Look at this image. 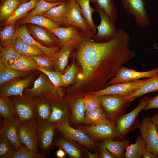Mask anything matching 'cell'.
<instances>
[{"label": "cell", "mask_w": 158, "mask_h": 158, "mask_svg": "<svg viewBox=\"0 0 158 158\" xmlns=\"http://www.w3.org/2000/svg\"><path fill=\"white\" fill-rule=\"evenodd\" d=\"M148 78L137 80L127 83L111 85L90 93L97 97L107 95H118L126 97L139 89L147 82Z\"/></svg>", "instance_id": "7c38bea8"}, {"label": "cell", "mask_w": 158, "mask_h": 158, "mask_svg": "<svg viewBox=\"0 0 158 158\" xmlns=\"http://www.w3.org/2000/svg\"><path fill=\"white\" fill-rule=\"evenodd\" d=\"M158 73V67L150 71H138L134 69L127 68L123 65L118 69L115 75L107 83L111 85L130 82L139 79L152 78Z\"/></svg>", "instance_id": "ba28073f"}, {"label": "cell", "mask_w": 158, "mask_h": 158, "mask_svg": "<svg viewBox=\"0 0 158 158\" xmlns=\"http://www.w3.org/2000/svg\"><path fill=\"white\" fill-rule=\"evenodd\" d=\"M57 90L46 75L41 74L35 81L33 87L25 90V96L35 99L46 98L50 100L61 97Z\"/></svg>", "instance_id": "277c9868"}, {"label": "cell", "mask_w": 158, "mask_h": 158, "mask_svg": "<svg viewBox=\"0 0 158 158\" xmlns=\"http://www.w3.org/2000/svg\"><path fill=\"white\" fill-rule=\"evenodd\" d=\"M25 74L24 71L16 70L0 63V86L15 78L23 76Z\"/></svg>", "instance_id": "e575fe53"}, {"label": "cell", "mask_w": 158, "mask_h": 158, "mask_svg": "<svg viewBox=\"0 0 158 158\" xmlns=\"http://www.w3.org/2000/svg\"><path fill=\"white\" fill-rule=\"evenodd\" d=\"M11 101L18 116L19 123L33 121L37 119L35 114V107L38 99L29 98L25 96L23 97L19 96Z\"/></svg>", "instance_id": "8992f818"}, {"label": "cell", "mask_w": 158, "mask_h": 158, "mask_svg": "<svg viewBox=\"0 0 158 158\" xmlns=\"http://www.w3.org/2000/svg\"><path fill=\"white\" fill-rule=\"evenodd\" d=\"M97 97V96H96ZM108 118L113 121L119 115L125 114L131 105L125 97L118 95H107L97 97Z\"/></svg>", "instance_id": "3957f363"}, {"label": "cell", "mask_w": 158, "mask_h": 158, "mask_svg": "<svg viewBox=\"0 0 158 158\" xmlns=\"http://www.w3.org/2000/svg\"><path fill=\"white\" fill-rule=\"evenodd\" d=\"M77 73V69L74 61L63 75L62 86L68 85L73 82Z\"/></svg>", "instance_id": "c3c4849f"}, {"label": "cell", "mask_w": 158, "mask_h": 158, "mask_svg": "<svg viewBox=\"0 0 158 158\" xmlns=\"http://www.w3.org/2000/svg\"><path fill=\"white\" fill-rule=\"evenodd\" d=\"M105 147L116 158H125V150L129 145V140L123 138L121 140L114 141L112 138L102 140Z\"/></svg>", "instance_id": "d4e9b609"}, {"label": "cell", "mask_w": 158, "mask_h": 158, "mask_svg": "<svg viewBox=\"0 0 158 158\" xmlns=\"http://www.w3.org/2000/svg\"><path fill=\"white\" fill-rule=\"evenodd\" d=\"M100 157L102 158H116V157L108 151L101 142L100 145Z\"/></svg>", "instance_id": "f907efd6"}, {"label": "cell", "mask_w": 158, "mask_h": 158, "mask_svg": "<svg viewBox=\"0 0 158 158\" xmlns=\"http://www.w3.org/2000/svg\"><path fill=\"white\" fill-rule=\"evenodd\" d=\"M37 120L48 121L51 113V108L49 99L46 98L38 99L35 107Z\"/></svg>", "instance_id": "836d02e7"}, {"label": "cell", "mask_w": 158, "mask_h": 158, "mask_svg": "<svg viewBox=\"0 0 158 158\" xmlns=\"http://www.w3.org/2000/svg\"><path fill=\"white\" fill-rule=\"evenodd\" d=\"M9 66L16 70L22 71L35 69L36 67H39L31 57L22 55Z\"/></svg>", "instance_id": "ab89813d"}, {"label": "cell", "mask_w": 158, "mask_h": 158, "mask_svg": "<svg viewBox=\"0 0 158 158\" xmlns=\"http://www.w3.org/2000/svg\"><path fill=\"white\" fill-rule=\"evenodd\" d=\"M49 30L57 37L61 46L71 44L77 48L84 40L88 39L83 35L77 27L73 25L60 27Z\"/></svg>", "instance_id": "4fadbf2b"}, {"label": "cell", "mask_w": 158, "mask_h": 158, "mask_svg": "<svg viewBox=\"0 0 158 158\" xmlns=\"http://www.w3.org/2000/svg\"><path fill=\"white\" fill-rule=\"evenodd\" d=\"M68 120L63 123L55 124V129L60 131L67 138L77 141L89 149L93 148L95 142L85 133L74 129L68 123Z\"/></svg>", "instance_id": "9a60e30c"}, {"label": "cell", "mask_w": 158, "mask_h": 158, "mask_svg": "<svg viewBox=\"0 0 158 158\" xmlns=\"http://www.w3.org/2000/svg\"><path fill=\"white\" fill-rule=\"evenodd\" d=\"M64 1H61L51 3L47 2L45 0H40L36 6L24 17L42 15L43 13L49 11L52 7L61 4Z\"/></svg>", "instance_id": "b9f144b4"}, {"label": "cell", "mask_w": 158, "mask_h": 158, "mask_svg": "<svg viewBox=\"0 0 158 158\" xmlns=\"http://www.w3.org/2000/svg\"><path fill=\"white\" fill-rule=\"evenodd\" d=\"M12 47L21 55L27 56L31 57L35 55L42 54L18 36Z\"/></svg>", "instance_id": "60d3db41"}, {"label": "cell", "mask_w": 158, "mask_h": 158, "mask_svg": "<svg viewBox=\"0 0 158 158\" xmlns=\"http://www.w3.org/2000/svg\"><path fill=\"white\" fill-rule=\"evenodd\" d=\"M15 24L13 23L5 25L0 31L1 47H12L14 44L18 37L15 29Z\"/></svg>", "instance_id": "f546056e"}, {"label": "cell", "mask_w": 158, "mask_h": 158, "mask_svg": "<svg viewBox=\"0 0 158 158\" xmlns=\"http://www.w3.org/2000/svg\"><path fill=\"white\" fill-rule=\"evenodd\" d=\"M35 122L31 121L19 123L17 129L18 136L20 143L35 152H39L38 146Z\"/></svg>", "instance_id": "5bb4252c"}, {"label": "cell", "mask_w": 158, "mask_h": 158, "mask_svg": "<svg viewBox=\"0 0 158 158\" xmlns=\"http://www.w3.org/2000/svg\"><path fill=\"white\" fill-rule=\"evenodd\" d=\"M95 10L100 18V22L98 26H96L97 33L94 35L92 40L101 42L111 40L116 36L118 30L115 23L102 9L95 6Z\"/></svg>", "instance_id": "52a82bcc"}, {"label": "cell", "mask_w": 158, "mask_h": 158, "mask_svg": "<svg viewBox=\"0 0 158 158\" xmlns=\"http://www.w3.org/2000/svg\"><path fill=\"white\" fill-rule=\"evenodd\" d=\"M111 122L112 121L108 118L104 109H103L101 107L94 110L85 111L84 123L87 126Z\"/></svg>", "instance_id": "83f0119b"}, {"label": "cell", "mask_w": 158, "mask_h": 158, "mask_svg": "<svg viewBox=\"0 0 158 158\" xmlns=\"http://www.w3.org/2000/svg\"></svg>", "instance_id": "6f0895ef"}, {"label": "cell", "mask_w": 158, "mask_h": 158, "mask_svg": "<svg viewBox=\"0 0 158 158\" xmlns=\"http://www.w3.org/2000/svg\"><path fill=\"white\" fill-rule=\"evenodd\" d=\"M0 47V63L6 66H9L22 55L12 47Z\"/></svg>", "instance_id": "f35d334b"}, {"label": "cell", "mask_w": 158, "mask_h": 158, "mask_svg": "<svg viewBox=\"0 0 158 158\" xmlns=\"http://www.w3.org/2000/svg\"><path fill=\"white\" fill-rule=\"evenodd\" d=\"M128 55L127 45L122 36L117 33L111 40L97 42L87 39L77 48L74 56L82 69L78 84L87 80L97 68L109 62L124 64Z\"/></svg>", "instance_id": "6da1fadb"}, {"label": "cell", "mask_w": 158, "mask_h": 158, "mask_svg": "<svg viewBox=\"0 0 158 158\" xmlns=\"http://www.w3.org/2000/svg\"><path fill=\"white\" fill-rule=\"evenodd\" d=\"M56 154L57 157L59 158H64L66 156V152L61 148H60L56 152Z\"/></svg>", "instance_id": "db71d44e"}, {"label": "cell", "mask_w": 158, "mask_h": 158, "mask_svg": "<svg viewBox=\"0 0 158 158\" xmlns=\"http://www.w3.org/2000/svg\"><path fill=\"white\" fill-rule=\"evenodd\" d=\"M88 157L89 158H96L98 157V155L97 154L91 153L88 151H87Z\"/></svg>", "instance_id": "11a10c76"}, {"label": "cell", "mask_w": 158, "mask_h": 158, "mask_svg": "<svg viewBox=\"0 0 158 158\" xmlns=\"http://www.w3.org/2000/svg\"><path fill=\"white\" fill-rule=\"evenodd\" d=\"M19 124L18 117L13 116L4 120L0 126V137L6 139L17 150L21 145L17 132Z\"/></svg>", "instance_id": "ac0fdd59"}, {"label": "cell", "mask_w": 158, "mask_h": 158, "mask_svg": "<svg viewBox=\"0 0 158 158\" xmlns=\"http://www.w3.org/2000/svg\"><path fill=\"white\" fill-rule=\"evenodd\" d=\"M33 76L31 75L23 79L12 80L0 86V94L9 97L19 96L24 97L23 92L31 83Z\"/></svg>", "instance_id": "44dd1931"}, {"label": "cell", "mask_w": 158, "mask_h": 158, "mask_svg": "<svg viewBox=\"0 0 158 158\" xmlns=\"http://www.w3.org/2000/svg\"><path fill=\"white\" fill-rule=\"evenodd\" d=\"M90 1L94 4L95 6L102 9L113 23L116 22L118 14L113 0H90Z\"/></svg>", "instance_id": "d6a6232c"}, {"label": "cell", "mask_w": 158, "mask_h": 158, "mask_svg": "<svg viewBox=\"0 0 158 158\" xmlns=\"http://www.w3.org/2000/svg\"><path fill=\"white\" fill-rule=\"evenodd\" d=\"M151 120L158 130V113L154 114L151 117Z\"/></svg>", "instance_id": "f5cc1de1"}, {"label": "cell", "mask_w": 158, "mask_h": 158, "mask_svg": "<svg viewBox=\"0 0 158 158\" xmlns=\"http://www.w3.org/2000/svg\"><path fill=\"white\" fill-rule=\"evenodd\" d=\"M80 5L83 14L92 32L97 33L96 26L93 20L92 15L94 9L90 5V0H75Z\"/></svg>", "instance_id": "8d00e7d4"}, {"label": "cell", "mask_w": 158, "mask_h": 158, "mask_svg": "<svg viewBox=\"0 0 158 158\" xmlns=\"http://www.w3.org/2000/svg\"></svg>", "instance_id": "680465c9"}, {"label": "cell", "mask_w": 158, "mask_h": 158, "mask_svg": "<svg viewBox=\"0 0 158 158\" xmlns=\"http://www.w3.org/2000/svg\"><path fill=\"white\" fill-rule=\"evenodd\" d=\"M31 57L39 67L46 70L53 71L54 63L51 58L44 54H36Z\"/></svg>", "instance_id": "bcb514c9"}, {"label": "cell", "mask_w": 158, "mask_h": 158, "mask_svg": "<svg viewBox=\"0 0 158 158\" xmlns=\"http://www.w3.org/2000/svg\"><path fill=\"white\" fill-rule=\"evenodd\" d=\"M71 113L72 119L76 125L85 123V107L83 98L75 99L71 104Z\"/></svg>", "instance_id": "1f68e13d"}, {"label": "cell", "mask_w": 158, "mask_h": 158, "mask_svg": "<svg viewBox=\"0 0 158 158\" xmlns=\"http://www.w3.org/2000/svg\"><path fill=\"white\" fill-rule=\"evenodd\" d=\"M152 109L158 110V95L149 98L147 104L143 110L147 111Z\"/></svg>", "instance_id": "681fc988"}, {"label": "cell", "mask_w": 158, "mask_h": 158, "mask_svg": "<svg viewBox=\"0 0 158 158\" xmlns=\"http://www.w3.org/2000/svg\"><path fill=\"white\" fill-rule=\"evenodd\" d=\"M55 124L40 120L35 122L38 148L40 153L46 155L50 150L53 145Z\"/></svg>", "instance_id": "9c48e42d"}, {"label": "cell", "mask_w": 158, "mask_h": 158, "mask_svg": "<svg viewBox=\"0 0 158 158\" xmlns=\"http://www.w3.org/2000/svg\"><path fill=\"white\" fill-rule=\"evenodd\" d=\"M16 23V24L19 25L32 24L44 27L49 30L61 27L49 18L41 15L24 17Z\"/></svg>", "instance_id": "4316f807"}, {"label": "cell", "mask_w": 158, "mask_h": 158, "mask_svg": "<svg viewBox=\"0 0 158 158\" xmlns=\"http://www.w3.org/2000/svg\"><path fill=\"white\" fill-rule=\"evenodd\" d=\"M17 150L6 139L0 137V158H13Z\"/></svg>", "instance_id": "7bdbcfd3"}, {"label": "cell", "mask_w": 158, "mask_h": 158, "mask_svg": "<svg viewBox=\"0 0 158 158\" xmlns=\"http://www.w3.org/2000/svg\"><path fill=\"white\" fill-rule=\"evenodd\" d=\"M46 154L42 153H36L28 148L25 145H21L17 150L13 158H46Z\"/></svg>", "instance_id": "ee69618b"}, {"label": "cell", "mask_w": 158, "mask_h": 158, "mask_svg": "<svg viewBox=\"0 0 158 158\" xmlns=\"http://www.w3.org/2000/svg\"><path fill=\"white\" fill-rule=\"evenodd\" d=\"M68 0L69 4V11L66 22V27L73 25L77 27L85 37L92 40L95 34L85 19L80 5L75 0Z\"/></svg>", "instance_id": "5b68a950"}, {"label": "cell", "mask_w": 158, "mask_h": 158, "mask_svg": "<svg viewBox=\"0 0 158 158\" xmlns=\"http://www.w3.org/2000/svg\"><path fill=\"white\" fill-rule=\"evenodd\" d=\"M138 128L140 135L146 143L147 150L158 155V130L151 117L143 118Z\"/></svg>", "instance_id": "8fae6325"}, {"label": "cell", "mask_w": 158, "mask_h": 158, "mask_svg": "<svg viewBox=\"0 0 158 158\" xmlns=\"http://www.w3.org/2000/svg\"><path fill=\"white\" fill-rule=\"evenodd\" d=\"M59 50L52 57L54 71L61 72L67 66L70 55L75 47L72 44L61 45Z\"/></svg>", "instance_id": "603a6c76"}, {"label": "cell", "mask_w": 158, "mask_h": 158, "mask_svg": "<svg viewBox=\"0 0 158 158\" xmlns=\"http://www.w3.org/2000/svg\"><path fill=\"white\" fill-rule=\"evenodd\" d=\"M16 25L15 29L17 36L42 54L51 58L59 50V46H45L37 41L29 33L25 24Z\"/></svg>", "instance_id": "2e32d148"}, {"label": "cell", "mask_w": 158, "mask_h": 158, "mask_svg": "<svg viewBox=\"0 0 158 158\" xmlns=\"http://www.w3.org/2000/svg\"><path fill=\"white\" fill-rule=\"evenodd\" d=\"M82 129L88 135L97 140L118 138L114 124L112 121L84 126Z\"/></svg>", "instance_id": "e0dca14e"}, {"label": "cell", "mask_w": 158, "mask_h": 158, "mask_svg": "<svg viewBox=\"0 0 158 158\" xmlns=\"http://www.w3.org/2000/svg\"><path fill=\"white\" fill-rule=\"evenodd\" d=\"M146 148V142L140 135H138L135 142L129 145L126 148L125 158H141Z\"/></svg>", "instance_id": "4dcf8cb0"}, {"label": "cell", "mask_w": 158, "mask_h": 158, "mask_svg": "<svg viewBox=\"0 0 158 158\" xmlns=\"http://www.w3.org/2000/svg\"><path fill=\"white\" fill-rule=\"evenodd\" d=\"M8 97L0 95V115L4 120L13 116L18 117L13 104Z\"/></svg>", "instance_id": "d590c367"}, {"label": "cell", "mask_w": 158, "mask_h": 158, "mask_svg": "<svg viewBox=\"0 0 158 158\" xmlns=\"http://www.w3.org/2000/svg\"><path fill=\"white\" fill-rule=\"evenodd\" d=\"M26 27L30 34L41 44L50 47L61 46L57 37L46 28L35 25L26 26Z\"/></svg>", "instance_id": "d6986e66"}, {"label": "cell", "mask_w": 158, "mask_h": 158, "mask_svg": "<svg viewBox=\"0 0 158 158\" xmlns=\"http://www.w3.org/2000/svg\"><path fill=\"white\" fill-rule=\"evenodd\" d=\"M21 4L20 0H4L0 8V21L6 20Z\"/></svg>", "instance_id": "74e56055"}, {"label": "cell", "mask_w": 158, "mask_h": 158, "mask_svg": "<svg viewBox=\"0 0 158 158\" xmlns=\"http://www.w3.org/2000/svg\"><path fill=\"white\" fill-rule=\"evenodd\" d=\"M142 158H158V155L154 154L146 150L143 153Z\"/></svg>", "instance_id": "816d5d0a"}, {"label": "cell", "mask_w": 158, "mask_h": 158, "mask_svg": "<svg viewBox=\"0 0 158 158\" xmlns=\"http://www.w3.org/2000/svg\"><path fill=\"white\" fill-rule=\"evenodd\" d=\"M61 97L49 100L51 113L47 121L57 124L63 123L68 120L71 112L61 99Z\"/></svg>", "instance_id": "ffe728a7"}, {"label": "cell", "mask_w": 158, "mask_h": 158, "mask_svg": "<svg viewBox=\"0 0 158 158\" xmlns=\"http://www.w3.org/2000/svg\"><path fill=\"white\" fill-rule=\"evenodd\" d=\"M69 11L68 0L55 6L42 15L49 18L61 27H66V22Z\"/></svg>", "instance_id": "7402d4cb"}, {"label": "cell", "mask_w": 158, "mask_h": 158, "mask_svg": "<svg viewBox=\"0 0 158 158\" xmlns=\"http://www.w3.org/2000/svg\"><path fill=\"white\" fill-rule=\"evenodd\" d=\"M40 0H30L21 3L9 18L1 23V25L4 26L11 24H16L18 20L23 18L30 11L34 9Z\"/></svg>", "instance_id": "cb8c5ba5"}, {"label": "cell", "mask_w": 158, "mask_h": 158, "mask_svg": "<svg viewBox=\"0 0 158 158\" xmlns=\"http://www.w3.org/2000/svg\"><path fill=\"white\" fill-rule=\"evenodd\" d=\"M121 4L125 11L134 17L139 27L146 28L151 25L145 8V0H121Z\"/></svg>", "instance_id": "30bf717a"}, {"label": "cell", "mask_w": 158, "mask_h": 158, "mask_svg": "<svg viewBox=\"0 0 158 158\" xmlns=\"http://www.w3.org/2000/svg\"><path fill=\"white\" fill-rule=\"evenodd\" d=\"M35 69L46 75L57 90L62 86L63 74L61 72L47 71L39 67H36Z\"/></svg>", "instance_id": "f6af8a7d"}, {"label": "cell", "mask_w": 158, "mask_h": 158, "mask_svg": "<svg viewBox=\"0 0 158 158\" xmlns=\"http://www.w3.org/2000/svg\"><path fill=\"white\" fill-rule=\"evenodd\" d=\"M85 111H90L100 108L102 106L97 97L90 93L83 98Z\"/></svg>", "instance_id": "7dc6e473"}, {"label": "cell", "mask_w": 158, "mask_h": 158, "mask_svg": "<svg viewBox=\"0 0 158 158\" xmlns=\"http://www.w3.org/2000/svg\"><path fill=\"white\" fill-rule=\"evenodd\" d=\"M149 98L148 96H144L135 109L128 113L119 115L113 121L118 138H124L128 133L138 128L140 124L137 116L147 106Z\"/></svg>", "instance_id": "7a4b0ae2"}, {"label": "cell", "mask_w": 158, "mask_h": 158, "mask_svg": "<svg viewBox=\"0 0 158 158\" xmlns=\"http://www.w3.org/2000/svg\"><path fill=\"white\" fill-rule=\"evenodd\" d=\"M21 1V3L26 2L30 0H20Z\"/></svg>", "instance_id": "9f6ffc18"}, {"label": "cell", "mask_w": 158, "mask_h": 158, "mask_svg": "<svg viewBox=\"0 0 158 158\" xmlns=\"http://www.w3.org/2000/svg\"><path fill=\"white\" fill-rule=\"evenodd\" d=\"M155 92H158V73L152 78H148L146 83L125 98L127 101L131 102L146 94Z\"/></svg>", "instance_id": "484cf974"}, {"label": "cell", "mask_w": 158, "mask_h": 158, "mask_svg": "<svg viewBox=\"0 0 158 158\" xmlns=\"http://www.w3.org/2000/svg\"><path fill=\"white\" fill-rule=\"evenodd\" d=\"M63 135L64 137L57 139L54 141V145L64 150L70 157L73 158H80L81 153L78 146L72 141V140Z\"/></svg>", "instance_id": "f1b7e54d"}]
</instances>
